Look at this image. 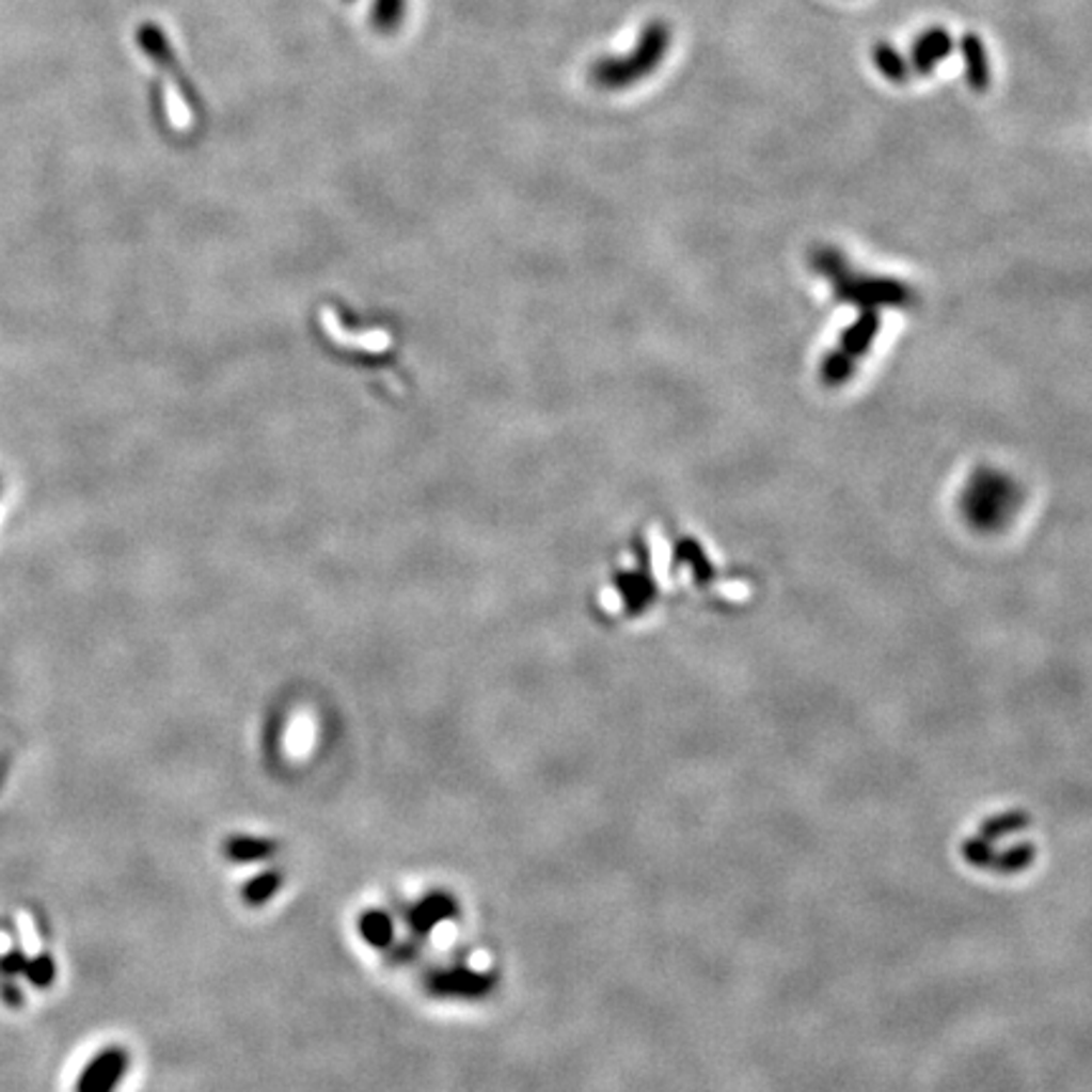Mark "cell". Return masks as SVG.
Segmentation results:
<instances>
[{
	"instance_id": "cell-8",
	"label": "cell",
	"mask_w": 1092,
	"mask_h": 1092,
	"mask_svg": "<svg viewBox=\"0 0 1092 1092\" xmlns=\"http://www.w3.org/2000/svg\"><path fill=\"white\" fill-rule=\"evenodd\" d=\"M961 57H964L966 84L979 94L986 92L992 86V64H988L984 41L977 33H966L961 38Z\"/></svg>"
},
{
	"instance_id": "cell-5",
	"label": "cell",
	"mask_w": 1092,
	"mask_h": 1092,
	"mask_svg": "<svg viewBox=\"0 0 1092 1092\" xmlns=\"http://www.w3.org/2000/svg\"><path fill=\"white\" fill-rule=\"evenodd\" d=\"M137 41H140V46L149 53V59H153L157 66L164 68V72L173 74L175 84L183 92L185 99H188V105L192 109H201V99H197V92L190 86L188 77H185V74L180 72V66H177L173 48H170V44H168V36H164V33L157 29V26L144 23L142 29L137 31Z\"/></svg>"
},
{
	"instance_id": "cell-16",
	"label": "cell",
	"mask_w": 1092,
	"mask_h": 1092,
	"mask_svg": "<svg viewBox=\"0 0 1092 1092\" xmlns=\"http://www.w3.org/2000/svg\"><path fill=\"white\" fill-rule=\"evenodd\" d=\"M23 977L38 988L51 986L53 979H57V961L48 956V953H38V956L29 959V964L23 968Z\"/></svg>"
},
{
	"instance_id": "cell-4",
	"label": "cell",
	"mask_w": 1092,
	"mask_h": 1092,
	"mask_svg": "<svg viewBox=\"0 0 1092 1092\" xmlns=\"http://www.w3.org/2000/svg\"><path fill=\"white\" fill-rule=\"evenodd\" d=\"M129 1070L125 1047H107L86 1064L77 1080V1092H114Z\"/></svg>"
},
{
	"instance_id": "cell-7",
	"label": "cell",
	"mask_w": 1092,
	"mask_h": 1092,
	"mask_svg": "<svg viewBox=\"0 0 1092 1092\" xmlns=\"http://www.w3.org/2000/svg\"><path fill=\"white\" fill-rule=\"evenodd\" d=\"M458 916V903L450 892H430L421 903H415L408 913L410 931L417 938H428L438 925L448 923Z\"/></svg>"
},
{
	"instance_id": "cell-10",
	"label": "cell",
	"mask_w": 1092,
	"mask_h": 1092,
	"mask_svg": "<svg viewBox=\"0 0 1092 1092\" xmlns=\"http://www.w3.org/2000/svg\"><path fill=\"white\" fill-rule=\"evenodd\" d=\"M872 61H875V68L883 74V79H888L890 84L903 86L913 79L908 59L901 57V51H898L896 46L883 44V41L875 44V48H872Z\"/></svg>"
},
{
	"instance_id": "cell-13",
	"label": "cell",
	"mask_w": 1092,
	"mask_h": 1092,
	"mask_svg": "<svg viewBox=\"0 0 1092 1092\" xmlns=\"http://www.w3.org/2000/svg\"><path fill=\"white\" fill-rule=\"evenodd\" d=\"M855 362L853 357L844 354L842 349H835V352H829L827 357L822 360V367H820V377L822 382L827 384V387H840V384H844L850 380V377L855 375Z\"/></svg>"
},
{
	"instance_id": "cell-9",
	"label": "cell",
	"mask_w": 1092,
	"mask_h": 1092,
	"mask_svg": "<svg viewBox=\"0 0 1092 1092\" xmlns=\"http://www.w3.org/2000/svg\"><path fill=\"white\" fill-rule=\"evenodd\" d=\"M877 332H881V314L875 308H868L840 334V349L844 354L853 357V360H860L872 347Z\"/></svg>"
},
{
	"instance_id": "cell-2",
	"label": "cell",
	"mask_w": 1092,
	"mask_h": 1092,
	"mask_svg": "<svg viewBox=\"0 0 1092 1092\" xmlns=\"http://www.w3.org/2000/svg\"><path fill=\"white\" fill-rule=\"evenodd\" d=\"M670 48V29L663 20L645 26L630 57L602 59L592 66V81L600 89H624L650 77Z\"/></svg>"
},
{
	"instance_id": "cell-1",
	"label": "cell",
	"mask_w": 1092,
	"mask_h": 1092,
	"mask_svg": "<svg viewBox=\"0 0 1092 1092\" xmlns=\"http://www.w3.org/2000/svg\"><path fill=\"white\" fill-rule=\"evenodd\" d=\"M814 266L829 284L835 286V297L848 304L877 308V306H908L913 301V291L903 281L883 279V276H857L848 269L844 258L835 249L817 251Z\"/></svg>"
},
{
	"instance_id": "cell-6",
	"label": "cell",
	"mask_w": 1092,
	"mask_h": 1092,
	"mask_svg": "<svg viewBox=\"0 0 1092 1092\" xmlns=\"http://www.w3.org/2000/svg\"><path fill=\"white\" fill-rule=\"evenodd\" d=\"M953 38L951 33L940 26H933V29H925L918 33L916 41L911 46V72L913 77H929V74L936 72V66L951 53Z\"/></svg>"
},
{
	"instance_id": "cell-3",
	"label": "cell",
	"mask_w": 1092,
	"mask_h": 1092,
	"mask_svg": "<svg viewBox=\"0 0 1092 1092\" xmlns=\"http://www.w3.org/2000/svg\"><path fill=\"white\" fill-rule=\"evenodd\" d=\"M496 986V977L489 971H476V968H448V971H436L428 979V992L432 997L445 999H480L491 994Z\"/></svg>"
},
{
	"instance_id": "cell-17",
	"label": "cell",
	"mask_w": 1092,
	"mask_h": 1092,
	"mask_svg": "<svg viewBox=\"0 0 1092 1092\" xmlns=\"http://www.w3.org/2000/svg\"><path fill=\"white\" fill-rule=\"evenodd\" d=\"M26 964H29V959H26L23 949H11L5 956H0V974L3 977H18V974H23Z\"/></svg>"
},
{
	"instance_id": "cell-11",
	"label": "cell",
	"mask_w": 1092,
	"mask_h": 1092,
	"mask_svg": "<svg viewBox=\"0 0 1092 1092\" xmlns=\"http://www.w3.org/2000/svg\"><path fill=\"white\" fill-rule=\"evenodd\" d=\"M276 848L279 844L273 840H266V837L236 835L225 842V855H228L233 862H256L264 860V857H271L276 853Z\"/></svg>"
},
{
	"instance_id": "cell-12",
	"label": "cell",
	"mask_w": 1092,
	"mask_h": 1092,
	"mask_svg": "<svg viewBox=\"0 0 1092 1092\" xmlns=\"http://www.w3.org/2000/svg\"><path fill=\"white\" fill-rule=\"evenodd\" d=\"M360 936L375 949H387L395 938L393 918L382 911H367L360 916Z\"/></svg>"
},
{
	"instance_id": "cell-15",
	"label": "cell",
	"mask_w": 1092,
	"mask_h": 1092,
	"mask_svg": "<svg viewBox=\"0 0 1092 1092\" xmlns=\"http://www.w3.org/2000/svg\"><path fill=\"white\" fill-rule=\"evenodd\" d=\"M405 13V0H377L373 11V23L380 33H393L400 26Z\"/></svg>"
},
{
	"instance_id": "cell-14",
	"label": "cell",
	"mask_w": 1092,
	"mask_h": 1092,
	"mask_svg": "<svg viewBox=\"0 0 1092 1092\" xmlns=\"http://www.w3.org/2000/svg\"><path fill=\"white\" fill-rule=\"evenodd\" d=\"M281 883H284V875L276 870L260 872V875L253 877V881L243 888V898L249 905H264L269 903L273 896H276Z\"/></svg>"
}]
</instances>
